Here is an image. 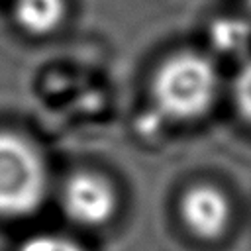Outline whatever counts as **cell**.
<instances>
[{
    "label": "cell",
    "mask_w": 251,
    "mask_h": 251,
    "mask_svg": "<svg viewBox=\"0 0 251 251\" xmlns=\"http://www.w3.org/2000/svg\"><path fill=\"white\" fill-rule=\"evenodd\" d=\"M118 198L112 184L94 173H75L61 188L65 214L80 226L106 224L116 210Z\"/></svg>",
    "instance_id": "3957f363"
},
{
    "label": "cell",
    "mask_w": 251,
    "mask_h": 251,
    "mask_svg": "<svg viewBox=\"0 0 251 251\" xmlns=\"http://www.w3.org/2000/svg\"><path fill=\"white\" fill-rule=\"evenodd\" d=\"M65 0H16L14 16L20 27L33 35L53 31L65 18Z\"/></svg>",
    "instance_id": "5b68a950"
},
{
    "label": "cell",
    "mask_w": 251,
    "mask_h": 251,
    "mask_svg": "<svg viewBox=\"0 0 251 251\" xmlns=\"http://www.w3.org/2000/svg\"><path fill=\"white\" fill-rule=\"evenodd\" d=\"M220 75L202 53L184 51L169 57L153 78V98L165 118L190 122L204 116L218 96Z\"/></svg>",
    "instance_id": "6da1fadb"
},
{
    "label": "cell",
    "mask_w": 251,
    "mask_h": 251,
    "mask_svg": "<svg viewBox=\"0 0 251 251\" xmlns=\"http://www.w3.org/2000/svg\"><path fill=\"white\" fill-rule=\"evenodd\" d=\"M180 216L188 229L202 239L220 237L229 224L231 208L227 196L212 184L188 188L180 200Z\"/></svg>",
    "instance_id": "277c9868"
},
{
    "label": "cell",
    "mask_w": 251,
    "mask_h": 251,
    "mask_svg": "<svg viewBox=\"0 0 251 251\" xmlns=\"http://www.w3.org/2000/svg\"><path fill=\"white\" fill-rule=\"evenodd\" d=\"M249 4H251V0H249Z\"/></svg>",
    "instance_id": "9c48e42d"
},
{
    "label": "cell",
    "mask_w": 251,
    "mask_h": 251,
    "mask_svg": "<svg viewBox=\"0 0 251 251\" xmlns=\"http://www.w3.org/2000/svg\"><path fill=\"white\" fill-rule=\"evenodd\" d=\"M231 96L237 114L251 124V61H247L231 82Z\"/></svg>",
    "instance_id": "8992f818"
},
{
    "label": "cell",
    "mask_w": 251,
    "mask_h": 251,
    "mask_svg": "<svg viewBox=\"0 0 251 251\" xmlns=\"http://www.w3.org/2000/svg\"><path fill=\"white\" fill-rule=\"evenodd\" d=\"M47 194V165L25 137L0 131V216L24 218Z\"/></svg>",
    "instance_id": "7a4b0ae2"
},
{
    "label": "cell",
    "mask_w": 251,
    "mask_h": 251,
    "mask_svg": "<svg viewBox=\"0 0 251 251\" xmlns=\"http://www.w3.org/2000/svg\"><path fill=\"white\" fill-rule=\"evenodd\" d=\"M18 251H84L78 241L59 233H37L27 237Z\"/></svg>",
    "instance_id": "52a82bcc"
},
{
    "label": "cell",
    "mask_w": 251,
    "mask_h": 251,
    "mask_svg": "<svg viewBox=\"0 0 251 251\" xmlns=\"http://www.w3.org/2000/svg\"><path fill=\"white\" fill-rule=\"evenodd\" d=\"M245 41H247V27L243 24L226 20L214 25V43L220 49L231 51L235 47H241Z\"/></svg>",
    "instance_id": "ba28073f"
}]
</instances>
